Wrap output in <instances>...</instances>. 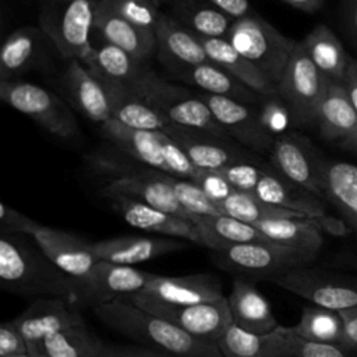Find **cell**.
Segmentation results:
<instances>
[{
    "label": "cell",
    "instance_id": "cell-1",
    "mask_svg": "<svg viewBox=\"0 0 357 357\" xmlns=\"http://www.w3.org/2000/svg\"><path fill=\"white\" fill-rule=\"evenodd\" d=\"M24 234L0 237V287L25 298L59 297L75 303L78 283Z\"/></svg>",
    "mask_w": 357,
    "mask_h": 357
},
{
    "label": "cell",
    "instance_id": "cell-2",
    "mask_svg": "<svg viewBox=\"0 0 357 357\" xmlns=\"http://www.w3.org/2000/svg\"><path fill=\"white\" fill-rule=\"evenodd\" d=\"M107 328L134 343L163 351L173 357H223L215 342L197 339L174 324L156 317L135 304L113 301L92 308Z\"/></svg>",
    "mask_w": 357,
    "mask_h": 357
},
{
    "label": "cell",
    "instance_id": "cell-3",
    "mask_svg": "<svg viewBox=\"0 0 357 357\" xmlns=\"http://www.w3.org/2000/svg\"><path fill=\"white\" fill-rule=\"evenodd\" d=\"M99 0H39V28L66 60L84 64L93 53L91 42Z\"/></svg>",
    "mask_w": 357,
    "mask_h": 357
},
{
    "label": "cell",
    "instance_id": "cell-4",
    "mask_svg": "<svg viewBox=\"0 0 357 357\" xmlns=\"http://www.w3.org/2000/svg\"><path fill=\"white\" fill-rule=\"evenodd\" d=\"M226 39L275 85L298 42L252 13L234 20Z\"/></svg>",
    "mask_w": 357,
    "mask_h": 357
},
{
    "label": "cell",
    "instance_id": "cell-5",
    "mask_svg": "<svg viewBox=\"0 0 357 357\" xmlns=\"http://www.w3.org/2000/svg\"><path fill=\"white\" fill-rule=\"evenodd\" d=\"M211 257L220 269L252 282H273L289 271L312 265L317 259V257L272 241L236 244L211 251Z\"/></svg>",
    "mask_w": 357,
    "mask_h": 357
},
{
    "label": "cell",
    "instance_id": "cell-6",
    "mask_svg": "<svg viewBox=\"0 0 357 357\" xmlns=\"http://www.w3.org/2000/svg\"><path fill=\"white\" fill-rule=\"evenodd\" d=\"M329 84L307 54L303 42L298 40L276 85L278 96L286 105L294 127L315 124Z\"/></svg>",
    "mask_w": 357,
    "mask_h": 357
},
{
    "label": "cell",
    "instance_id": "cell-7",
    "mask_svg": "<svg viewBox=\"0 0 357 357\" xmlns=\"http://www.w3.org/2000/svg\"><path fill=\"white\" fill-rule=\"evenodd\" d=\"M0 99L59 138L78 134L73 110L50 91L26 81H0Z\"/></svg>",
    "mask_w": 357,
    "mask_h": 357
},
{
    "label": "cell",
    "instance_id": "cell-8",
    "mask_svg": "<svg viewBox=\"0 0 357 357\" xmlns=\"http://www.w3.org/2000/svg\"><path fill=\"white\" fill-rule=\"evenodd\" d=\"M314 305L343 312L357 308V278L312 265L289 271L273 280Z\"/></svg>",
    "mask_w": 357,
    "mask_h": 357
},
{
    "label": "cell",
    "instance_id": "cell-9",
    "mask_svg": "<svg viewBox=\"0 0 357 357\" xmlns=\"http://www.w3.org/2000/svg\"><path fill=\"white\" fill-rule=\"evenodd\" d=\"M126 301L174 324L197 339L208 342L216 343L233 324L227 297L191 305H170L142 298Z\"/></svg>",
    "mask_w": 357,
    "mask_h": 357
},
{
    "label": "cell",
    "instance_id": "cell-10",
    "mask_svg": "<svg viewBox=\"0 0 357 357\" xmlns=\"http://www.w3.org/2000/svg\"><path fill=\"white\" fill-rule=\"evenodd\" d=\"M153 273L128 265L98 261L91 272L77 280L78 290L75 304L81 307H99L107 303L124 300L141 291Z\"/></svg>",
    "mask_w": 357,
    "mask_h": 357
},
{
    "label": "cell",
    "instance_id": "cell-11",
    "mask_svg": "<svg viewBox=\"0 0 357 357\" xmlns=\"http://www.w3.org/2000/svg\"><path fill=\"white\" fill-rule=\"evenodd\" d=\"M273 169L293 184L324 199L321 163L312 144L297 132L278 135L269 151Z\"/></svg>",
    "mask_w": 357,
    "mask_h": 357
},
{
    "label": "cell",
    "instance_id": "cell-12",
    "mask_svg": "<svg viewBox=\"0 0 357 357\" xmlns=\"http://www.w3.org/2000/svg\"><path fill=\"white\" fill-rule=\"evenodd\" d=\"M197 95L206 103L229 138H234L254 153L271 151L276 137L262 124L259 110H255L254 105L204 92Z\"/></svg>",
    "mask_w": 357,
    "mask_h": 357
},
{
    "label": "cell",
    "instance_id": "cell-13",
    "mask_svg": "<svg viewBox=\"0 0 357 357\" xmlns=\"http://www.w3.org/2000/svg\"><path fill=\"white\" fill-rule=\"evenodd\" d=\"M107 172L120 173L110 178L102 188L100 195L110 198L116 195L128 197L167 213L191 220V215L178 202L166 173L153 170V173H135L120 169H113L106 163Z\"/></svg>",
    "mask_w": 357,
    "mask_h": 357
},
{
    "label": "cell",
    "instance_id": "cell-14",
    "mask_svg": "<svg viewBox=\"0 0 357 357\" xmlns=\"http://www.w3.org/2000/svg\"><path fill=\"white\" fill-rule=\"evenodd\" d=\"M13 321L25 337L29 354L47 336L85 324L79 307L70 300L59 297L32 300Z\"/></svg>",
    "mask_w": 357,
    "mask_h": 357
},
{
    "label": "cell",
    "instance_id": "cell-15",
    "mask_svg": "<svg viewBox=\"0 0 357 357\" xmlns=\"http://www.w3.org/2000/svg\"><path fill=\"white\" fill-rule=\"evenodd\" d=\"M225 297L222 283L212 273H192L184 276L152 275L148 284L138 293L126 297L158 301L170 305H191Z\"/></svg>",
    "mask_w": 357,
    "mask_h": 357
},
{
    "label": "cell",
    "instance_id": "cell-16",
    "mask_svg": "<svg viewBox=\"0 0 357 357\" xmlns=\"http://www.w3.org/2000/svg\"><path fill=\"white\" fill-rule=\"evenodd\" d=\"M110 208L130 226L151 234L174 237L202 245L201 234L192 220L167 213L141 201L116 195L106 198Z\"/></svg>",
    "mask_w": 357,
    "mask_h": 357
},
{
    "label": "cell",
    "instance_id": "cell-17",
    "mask_svg": "<svg viewBox=\"0 0 357 357\" xmlns=\"http://www.w3.org/2000/svg\"><path fill=\"white\" fill-rule=\"evenodd\" d=\"M29 237L59 269L73 279H84L98 262L92 243L70 231L38 223Z\"/></svg>",
    "mask_w": 357,
    "mask_h": 357
},
{
    "label": "cell",
    "instance_id": "cell-18",
    "mask_svg": "<svg viewBox=\"0 0 357 357\" xmlns=\"http://www.w3.org/2000/svg\"><path fill=\"white\" fill-rule=\"evenodd\" d=\"M315 126L326 142L357 156V112L344 85L332 82L328 85Z\"/></svg>",
    "mask_w": 357,
    "mask_h": 357
},
{
    "label": "cell",
    "instance_id": "cell-19",
    "mask_svg": "<svg viewBox=\"0 0 357 357\" xmlns=\"http://www.w3.org/2000/svg\"><path fill=\"white\" fill-rule=\"evenodd\" d=\"M167 135L202 170H218L241 162H259L254 152L233 145L227 138H219L201 130L174 126Z\"/></svg>",
    "mask_w": 357,
    "mask_h": 357
},
{
    "label": "cell",
    "instance_id": "cell-20",
    "mask_svg": "<svg viewBox=\"0 0 357 357\" xmlns=\"http://www.w3.org/2000/svg\"><path fill=\"white\" fill-rule=\"evenodd\" d=\"M85 66L98 78L117 84L139 98L149 91L158 77L144 63L137 61L124 50L106 42L93 46V53Z\"/></svg>",
    "mask_w": 357,
    "mask_h": 357
},
{
    "label": "cell",
    "instance_id": "cell-21",
    "mask_svg": "<svg viewBox=\"0 0 357 357\" xmlns=\"http://www.w3.org/2000/svg\"><path fill=\"white\" fill-rule=\"evenodd\" d=\"M188 241L165 236H119L92 243L98 261L134 266L188 247Z\"/></svg>",
    "mask_w": 357,
    "mask_h": 357
},
{
    "label": "cell",
    "instance_id": "cell-22",
    "mask_svg": "<svg viewBox=\"0 0 357 357\" xmlns=\"http://www.w3.org/2000/svg\"><path fill=\"white\" fill-rule=\"evenodd\" d=\"M61 84L73 105L86 119L100 126L112 119V102L106 86L82 61L67 60Z\"/></svg>",
    "mask_w": 357,
    "mask_h": 357
},
{
    "label": "cell",
    "instance_id": "cell-23",
    "mask_svg": "<svg viewBox=\"0 0 357 357\" xmlns=\"http://www.w3.org/2000/svg\"><path fill=\"white\" fill-rule=\"evenodd\" d=\"M294 336L291 326L258 335L231 324L216 344L223 357H293Z\"/></svg>",
    "mask_w": 357,
    "mask_h": 357
},
{
    "label": "cell",
    "instance_id": "cell-24",
    "mask_svg": "<svg viewBox=\"0 0 357 357\" xmlns=\"http://www.w3.org/2000/svg\"><path fill=\"white\" fill-rule=\"evenodd\" d=\"M156 53L169 71L209 63L199 39L170 14H162L156 29Z\"/></svg>",
    "mask_w": 357,
    "mask_h": 357
},
{
    "label": "cell",
    "instance_id": "cell-25",
    "mask_svg": "<svg viewBox=\"0 0 357 357\" xmlns=\"http://www.w3.org/2000/svg\"><path fill=\"white\" fill-rule=\"evenodd\" d=\"M227 303L233 324L252 333H269L280 324L278 322L266 297L258 290L255 282L234 278Z\"/></svg>",
    "mask_w": 357,
    "mask_h": 357
},
{
    "label": "cell",
    "instance_id": "cell-26",
    "mask_svg": "<svg viewBox=\"0 0 357 357\" xmlns=\"http://www.w3.org/2000/svg\"><path fill=\"white\" fill-rule=\"evenodd\" d=\"M95 31H98L106 43H110L139 63L145 60L156 50L155 31L141 28L126 18L117 15L100 1L96 7Z\"/></svg>",
    "mask_w": 357,
    "mask_h": 357
},
{
    "label": "cell",
    "instance_id": "cell-27",
    "mask_svg": "<svg viewBox=\"0 0 357 357\" xmlns=\"http://www.w3.org/2000/svg\"><path fill=\"white\" fill-rule=\"evenodd\" d=\"M45 39L47 36L39 26H21L11 32L0 49V81H14L36 68L45 57Z\"/></svg>",
    "mask_w": 357,
    "mask_h": 357
},
{
    "label": "cell",
    "instance_id": "cell-28",
    "mask_svg": "<svg viewBox=\"0 0 357 357\" xmlns=\"http://www.w3.org/2000/svg\"><path fill=\"white\" fill-rule=\"evenodd\" d=\"M100 132L123 153L152 170L169 174V166L163 155V132L130 128L113 119L100 126Z\"/></svg>",
    "mask_w": 357,
    "mask_h": 357
},
{
    "label": "cell",
    "instance_id": "cell-29",
    "mask_svg": "<svg viewBox=\"0 0 357 357\" xmlns=\"http://www.w3.org/2000/svg\"><path fill=\"white\" fill-rule=\"evenodd\" d=\"M321 176L324 199L337 209L344 225L357 236V166L322 159Z\"/></svg>",
    "mask_w": 357,
    "mask_h": 357
},
{
    "label": "cell",
    "instance_id": "cell-30",
    "mask_svg": "<svg viewBox=\"0 0 357 357\" xmlns=\"http://www.w3.org/2000/svg\"><path fill=\"white\" fill-rule=\"evenodd\" d=\"M252 194L266 204L300 212L310 218H329L319 197L293 184L276 170L266 169Z\"/></svg>",
    "mask_w": 357,
    "mask_h": 357
},
{
    "label": "cell",
    "instance_id": "cell-31",
    "mask_svg": "<svg viewBox=\"0 0 357 357\" xmlns=\"http://www.w3.org/2000/svg\"><path fill=\"white\" fill-rule=\"evenodd\" d=\"M100 81L103 82L110 95L112 119L117 123L130 128L156 131L166 135L176 126L162 112H159L128 89L109 81Z\"/></svg>",
    "mask_w": 357,
    "mask_h": 357
},
{
    "label": "cell",
    "instance_id": "cell-32",
    "mask_svg": "<svg viewBox=\"0 0 357 357\" xmlns=\"http://www.w3.org/2000/svg\"><path fill=\"white\" fill-rule=\"evenodd\" d=\"M208 59L231 74L262 99L278 96L276 85L265 77L251 61L238 53L226 38H199Z\"/></svg>",
    "mask_w": 357,
    "mask_h": 357
},
{
    "label": "cell",
    "instance_id": "cell-33",
    "mask_svg": "<svg viewBox=\"0 0 357 357\" xmlns=\"http://www.w3.org/2000/svg\"><path fill=\"white\" fill-rule=\"evenodd\" d=\"M170 74L187 85L199 88L204 93L230 98L247 105H257L262 99L258 93L212 61L177 68L170 71Z\"/></svg>",
    "mask_w": 357,
    "mask_h": 357
},
{
    "label": "cell",
    "instance_id": "cell-34",
    "mask_svg": "<svg viewBox=\"0 0 357 357\" xmlns=\"http://www.w3.org/2000/svg\"><path fill=\"white\" fill-rule=\"evenodd\" d=\"M301 42L315 67L329 82L346 84L351 57H349L340 39L328 25H317Z\"/></svg>",
    "mask_w": 357,
    "mask_h": 357
},
{
    "label": "cell",
    "instance_id": "cell-35",
    "mask_svg": "<svg viewBox=\"0 0 357 357\" xmlns=\"http://www.w3.org/2000/svg\"><path fill=\"white\" fill-rule=\"evenodd\" d=\"M191 220L201 234L202 247H206L211 251H219L236 244L271 241L257 226L225 213L192 216Z\"/></svg>",
    "mask_w": 357,
    "mask_h": 357
},
{
    "label": "cell",
    "instance_id": "cell-36",
    "mask_svg": "<svg viewBox=\"0 0 357 357\" xmlns=\"http://www.w3.org/2000/svg\"><path fill=\"white\" fill-rule=\"evenodd\" d=\"M170 15L199 38H226L233 18L204 0H173Z\"/></svg>",
    "mask_w": 357,
    "mask_h": 357
},
{
    "label": "cell",
    "instance_id": "cell-37",
    "mask_svg": "<svg viewBox=\"0 0 357 357\" xmlns=\"http://www.w3.org/2000/svg\"><path fill=\"white\" fill-rule=\"evenodd\" d=\"M159 112H162L172 123L185 128L201 130L219 138H227L226 131L213 117L206 103L197 95L183 88L173 99L166 102Z\"/></svg>",
    "mask_w": 357,
    "mask_h": 357
},
{
    "label": "cell",
    "instance_id": "cell-38",
    "mask_svg": "<svg viewBox=\"0 0 357 357\" xmlns=\"http://www.w3.org/2000/svg\"><path fill=\"white\" fill-rule=\"evenodd\" d=\"M105 342L86 328L73 326L47 336L31 354L32 357H102Z\"/></svg>",
    "mask_w": 357,
    "mask_h": 357
},
{
    "label": "cell",
    "instance_id": "cell-39",
    "mask_svg": "<svg viewBox=\"0 0 357 357\" xmlns=\"http://www.w3.org/2000/svg\"><path fill=\"white\" fill-rule=\"evenodd\" d=\"M291 329L305 340L339 346H343L344 342V321L342 314L314 304L303 308L298 322Z\"/></svg>",
    "mask_w": 357,
    "mask_h": 357
},
{
    "label": "cell",
    "instance_id": "cell-40",
    "mask_svg": "<svg viewBox=\"0 0 357 357\" xmlns=\"http://www.w3.org/2000/svg\"><path fill=\"white\" fill-rule=\"evenodd\" d=\"M220 209L225 215L243 220L245 223H259L262 220L278 219V218H303L307 216L300 212H294L290 209H284L280 206H275L266 204L257 198L254 194L234 191L230 197H227L223 202L219 204Z\"/></svg>",
    "mask_w": 357,
    "mask_h": 357
},
{
    "label": "cell",
    "instance_id": "cell-41",
    "mask_svg": "<svg viewBox=\"0 0 357 357\" xmlns=\"http://www.w3.org/2000/svg\"><path fill=\"white\" fill-rule=\"evenodd\" d=\"M166 176L178 202L191 215V218L223 215L220 206L216 202H213L197 183L170 174Z\"/></svg>",
    "mask_w": 357,
    "mask_h": 357
},
{
    "label": "cell",
    "instance_id": "cell-42",
    "mask_svg": "<svg viewBox=\"0 0 357 357\" xmlns=\"http://www.w3.org/2000/svg\"><path fill=\"white\" fill-rule=\"evenodd\" d=\"M99 1L105 7L116 13L117 15L149 31L156 29V25L163 14L159 10V6L153 0H99Z\"/></svg>",
    "mask_w": 357,
    "mask_h": 357
},
{
    "label": "cell",
    "instance_id": "cell-43",
    "mask_svg": "<svg viewBox=\"0 0 357 357\" xmlns=\"http://www.w3.org/2000/svg\"><path fill=\"white\" fill-rule=\"evenodd\" d=\"M265 170L266 167L261 166L258 162H241L225 166L215 172L223 176L236 191L252 194Z\"/></svg>",
    "mask_w": 357,
    "mask_h": 357
},
{
    "label": "cell",
    "instance_id": "cell-44",
    "mask_svg": "<svg viewBox=\"0 0 357 357\" xmlns=\"http://www.w3.org/2000/svg\"><path fill=\"white\" fill-rule=\"evenodd\" d=\"M259 117L262 124L275 137L286 132V128L291 124L290 113L279 96L264 99V105L259 110Z\"/></svg>",
    "mask_w": 357,
    "mask_h": 357
},
{
    "label": "cell",
    "instance_id": "cell-45",
    "mask_svg": "<svg viewBox=\"0 0 357 357\" xmlns=\"http://www.w3.org/2000/svg\"><path fill=\"white\" fill-rule=\"evenodd\" d=\"M296 335V333H294ZM357 353L347 350L339 344L319 343L305 340L300 336H294V356L293 357H356Z\"/></svg>",
    "mask_w": 357,
    "mask_h": 357
},
{
    "label": "cell",
    "instance_id": "cell-46",
    "mask_svg": "<svg viewBox=\"0 0 357 357\" xmlns=\"http://www.w3.org/2000/svg\"><path fill=\"white\" fill-rule=\"evenodd\" d=\"M38 222L14 209L6 202L0 204V231L1 234L31 236Z\"/></svg>",
    "mask_w": 357,
    "mask_h": 357
},
{
    "label": "cell",
    "instance_id": "cell-47",
    "mask_svg": "<svg viewBox=\"0 0 357 357\" xmlns=\"http://www.w3.org/2000/svg\"><path fill=\"white\" fill-rule=\"evenodd\" d=\"M192 181L197 183L202 191L218 205L236 191L230 183L215 170H201V173Z\"/></svg>",
    "mask_w": 357,
    "mask_h": 357
},
{
    "label": "cell",
    "instance_id": "cell-48",
    "mask_svg": "<svg viewBox=\"0 0 357 357\" xmlns=\"http://www.w3.org/2000/svg\"><path fill=\"white\" fill-rule=\"evenodd\" d=\"M29 354V347L14 324V321H4L0 326V357H17Z\"/></svg>",
    "mask_w": 357,
    "mask_h": 357
},
{
    "label": "cell",
    "instance_id": "cell-49",
    "mask_svg": "<svg viewBox=\"0 0 357 357\" xmlns=\"http://www.w3.org/2000/svg\"><path fill=\"white\" fill-rule=\"evenodd\" d=\"M102 357H173L163 351L149 349L137 343H106Z\"/></svg>",
    "mask_w": 357,
    "mask_h": 357
},
{
    "label": "cell",
    "instance_id": "cell-50",
    "mask_svg": "<svg viewBox=\"0 0 357 357\" xmlns=\"http://www.w3.org/2000/svg\"><path fill=\"white\" fill-rule=\"evenodd\" d=\"M339 21L346 38L357 50V0H339Z\"/></svg>",
    "mask_w": 357,
    "mask_h": 357
},
{
    "label": "cell",
    "instance_id": "cell-51",
    "mask_svg": "<svg viewBox=\"0 0 357 357\" xmlns=\"http://www.w3.org/2000/svg\"><path fill=\"white\" fill-rule=\"evenodd\" d=\"M225 14H227L230 18L237 20L251 13L250 10V0H204Z\"/></svg>",
    "mask_w": 357,
    "mask_h": 357
},
{
    "label": "cell",
    "instance_id": "cell-52",
    "mask_svg": "<svg viewBox=\"0 0 357 357\" xmlns=\"http://www.w3.org/2000/svg\"><path fill=\"white\" fill-rule=\"evenodd\" d=\"M344 321L343 347L357 353V308L340 312Z\"/></svg>",
    "mask_w": 357,
    "mask_h": 357
},
{
    "label": "cell",
    "instance_id": "cell-53",
    "mask_svg": "<svg viewBox=\"0 0 357 357\" xmlns=\"http://www.w3.org/2000/svg\"><path fill=\"white\" fill-rule=\"evenodd\" d=\"M282 1L304 13H317L324 6V0H282Z\"/></svg>",
    "mask_w": 357,
    "mask_h": 357
},
{
    "label": "cell",
    "instance_id": "cell-54",
    "mask_svg": "<svg viewBox=\"0 0 357 357\" xmlns=\"http://www.w3.org/2000/svg\"><path fill=\"white\" fill-rule=\"evenodd\" d=\"M346 89H347V93H349V98L357 112V82L350 77L347 75V79H346V84H344Z\"/></svg>",
    "mask_w": 357,
    "mask_h": 357
},
{
    "label": "cell",
    "instance_id": "cell-55",
    "mask_svg": "<svg viewBox=\"0 0 357 357\" xmlns=\"http://www.w3.org/2000/svg\"><path fill=\"white\" fill-rule=\"evenodd\" d=\"M347 75H350V77L357 82V59H351V60H350V66H349Z\"/></svg>",
    "mask_w": 357,
    "mask_h": 357
},
{
    "label": "cell",
    "instance_id": "cell-56",
    "mask_svg": "<svg viewBox=\"0 0 357 357\" xmlns=\"http://www.w3.org/2000/svg\"><path fill=\"white\" fill-rule=\"evenodd\" d=\"M153 1L160 7V6H163V4H169V3L173 1V0H153Z\"/></svg>",
    "mask_w": 357,
    "mask_h": 357
},
{
    "label": "cell",
    "instance_id": "cell-57",
    "mask_svg": "<svg viewBox=\"0 0 357 357\" xmlns=\"http://www.w3.org/2000/svg\"><path fill=\"white\" fill-rule=\"evenodd\" d=\"M17 357H32L31 354H24V356H17Z\"/></svg>",
    "mask_w": 357,
    "mask_h": 357
}]
</instances>
